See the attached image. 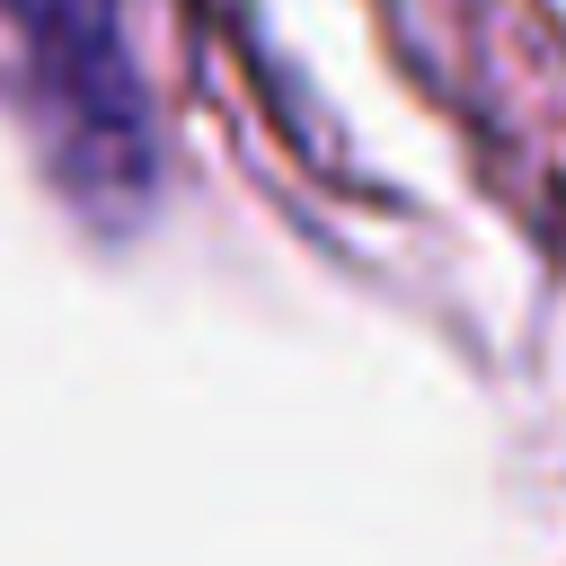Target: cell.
<instances>
[{"label": "cell", "mask_w": 566, "mask_h": 566, "mask_svg": "<svg viewBox=\"0 0 566 566\" xmlns=\"http://www.w3.org/2000/svg\"><path fill=\"white\" fill-rule=\"evenodd\" d=\"M9 9V27H27V35H44L35 53L44 62H62V35H97V44H115V18H106V0H0ZM53 88L71 97V142H80V177L88 186H106L97 177V159H115V186H133V80H124V62H71V71H53Z\"/></svg>", "instance_id": "1"}]
</instances>
